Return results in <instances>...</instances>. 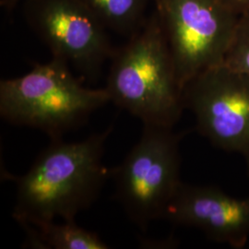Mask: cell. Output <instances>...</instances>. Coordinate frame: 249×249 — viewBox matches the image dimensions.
Returning <instances> with one entry per match:
<instances>
[{
    "instance_id": "obj_1",
    "label": "cell",
    "mask_w": 249,
    "mask_h": 249,
    "mask_svg": "<svg viewBox=\"0 0 249 249\" xmlns=\"http://www.w3.org/2000/svg\"><path fill=\"white\" fill-rule=\"evenodd\" d=\"M114 129L74 142L52 140L26 174L16 179L13 217L19 224L73 222L96 200L111 170L103 161L105 143Z\"/></svg>"
},
{
    "instance_id": "obj_2",
    "label": "cell",
    "mask_w": 249,
    "mask_h": 249,
    "mask_svg": "<svg viewBox=\"0 0 249 249\" xmlns=\"http://www.w3.org/2000/svg\"><path fill=\"white\" fill-rule=\"evenodd\" d=\"M106 89L110 101L143 125L174 128L185 108L168 42L157 13L116 49Z\"/></svg>"
},
{
    "instance_id": "obj_3",
    "label": "cell",
    "mask_w": 249,
    "mask_h": 249,
    "mask_svg": "<svg viewBox=\"0 0 249 249\" xmlns=\"http://www.w3.org/2000/svg\"><path fill=\"white\" fill-rule=\"evenodd\" d=\"M111 102L106 88L85 87L60 59L35 64L30 71L0 83V115L10 124L63 139Z\"/></svg>"
},
{
    "instance_id": "obj_4",
    "label": "cell",
    "mask_w": 249,
    "mask_h": 249,
    "mask_svg": "<svg viewBox=\"0 0 249 249\" xmlns=\"http://www.w3.org/2000/svg\"><path fill=\"white\" fill-rule=\"evenodd\" d=\"M186 132L143 125L139 142L122 162L111 169L116 197L138 227L145 230L163 217L180 179V143Z\"/></svg>"
},
{
    "instance_id": "obj_5",
    "label": "cell",
    "mask_w": 249,
    "mask_h": 249,
    "mask_svg": "<svg viewBox=\"0 0 249 249\" xmlns=\"http://www.w3.org/2000/svg\"><path fill=\"white\" fill-rule=\"evenodd\" d=\"M179 86L224 62L239 17L221 0H154Z\"/></svg>"
},
{
    "instance_id": "obj_6",
    "label": "cell",
    "mask_w": 249,
    "mask_h": 249,
    "mask_svg": "<svg viewBox=\"0 0 249 249\" xmlns=\"http://www.w3.org/2000/svg\"><path fill=\"white\" fill-rule=\"evenodd\" d=\"M182 93L197 131L215 147L240 154L249 170V75L223 63L189 80Z\"/></svg>"
},
{
    "instance_id": "obj_7",
    "label": "cell",
    "mask_w": 249,
    "mask_h": 249,
    "mask_svg": "<svg viewBox=\"0 0 249 249\" xmlns=\"http://www.w3.org/2000/svg\"><path fill=\"white\" fill-rule=\"evenodd\" d=\"M27 22L83 80H95L116 49L104 26L81 0H25Z\"/></svg>"
},
{
    "instance_id": "obj_8",
    "label": "cell",
    "mask_w": 249,
    "mask_h": 249,
    "mask_svg": "<svg viewBox=\"0 0 249 249\" xmlns=\"http://www.w3.org/2000/svg\"><path fill=\"white\" fill-rule=\"evenodd\" d=\"M162 218L232 249H243L249 239V197L236 198L213 186L182 182Z\"/></svg>"
},
{
    "instance_id": "obj_9",
    "label": "cell",
    "mask_w": 249,
    "mask_h": 249,
    "mask_svg": "<svg viewBox=\"0 0 249 249\" xmlns=\"http://www.w3.org/2000/svg\"><path fill=\"white\" fill-rule=\"evenodd\" d=\"M26 232L25 247L41 249H107L98 234L79 226L75 221L63 223L39 222L20 224Z\"/></svg>"
},
{
    "instance_id": "obj_10",
    "label": "cell",
    "mask_w": 249,
    "mask_h": 249,
    "mask_svg": "<svg viewBox=\"0 0 249 249\" xmlns=\"http://www.w3.org/2000/svg\"><path fill=\"white\" fill-rule=\"evenodd\" d=\"M106 27L131 37L144 25L150 0H81Z\"/></svg>"
},
{
    "instance_id": "obj_11",
    "label": "cell",
    "mask_w": 249,
    "mask_h": 249,
    "mask_svg": "<svg viewBox=\"0 0 249 249\" xmlns=\"http://www.w3.org/2000/svg\"><path fill=\"white\" fill-rule=\"evenodd\" d=\"M223 64L249 75V16L239 18Z\"/></svg>"
},
{
    "instance_id": "obj_12",
    "label": "cell",
    "mask_w": 249,
    "mask_h": 249,
    "mask_svg": "<svg viewBox=\"0 0 249 249\" xmlns=\"http://www.w3.org/2000/svg\"><path fill=\"white\" fill-rule=\"evenodd\" d=\"M223 5L237 17L249 16V0H221Z\"/></svg>"
},
{
    "instance_id": "obj_13",
    "label": "cell",
    "mask_w": 249,
    "mask_h": 249,
    "mask_svg": "<svg viewBox=\"0 0 249 249\" xmlns=\"http://www.w3.org/2000/svg\"><path fill=\"white\" fill-rule=\"evenodd\" d=\"M20 1H22V0H2L1 6L3 7V9L8 10L9 12H11V11H13V9L16 8V6Z\"/></svg>"
}]
</instances>
